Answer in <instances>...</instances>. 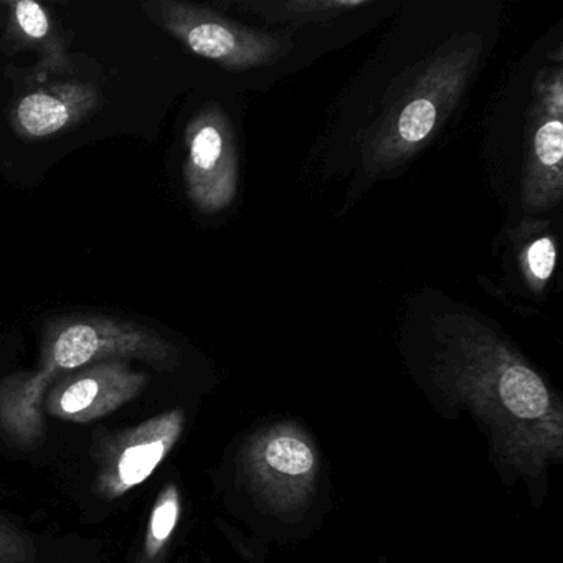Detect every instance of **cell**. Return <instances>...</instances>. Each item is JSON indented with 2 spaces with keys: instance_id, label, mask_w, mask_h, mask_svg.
<instances>
[{
  "instance_id": "cell-6",
  "label": "cell",
  "mask_w": 563,
  "mask_h": 563,
  "mask_svg": "<svg viewBox=\"0 0 563 563\" xmlns=\"http://www.w3.org/2000/svg\"><path fill=\"white\" fill-rule=\"evenodd\" d=\"M186 146L184 183L190 202L202 213L229 209L239 189V156L232 124L222 108L209 104L190 120Z\"/></svg>"
},
{
  "instance_id": "cell-4",
  "label": "cell",
  "mask_w": 563,
  "mask_h": 563,
  "mask_svg": "<svg viewBox=\"0 0 563 563\" xmlns=\"http://www.w3.org/2000/svg\"><path fill=\"white\" fill-rule=\"evenodd\" d=\"M240 467L249 489L269 512L285 517L311 499L321 457L308 433L292 421L256 431L240 451Z\"/></svg>"
},
{
  "instance_id": "cell-9",
  "label": "cell",
  "mask_w": 563,
  "mask_h": 563,
  "mask_svg": "<svg viewBox=\"0 0 563 563\" xmlns=\"http://www.w3.org/2000/svg\"><path fill=\"white\" fill-rule=\"evenodd\" d=\"M147 384L150 375L134 371L128 361L98 362L58 377L44 408L60 420L90 423L140 397Z\"/></svg>"
},
{
  "instance_id": "cell-8",
  "label": "cell",
  "mask_w": 563,
  "mask_h": 563,
  "mask_svg": "<svg viewBox=\"0 0 563 563\" xmlns=\"http://www.w3.org/2000/svg\"><path fill=\"white\" fill-rule=\"evenodd\" d=\"M563 78L562 68L545 70L533 95L529 151L523 167V202L530 210L552 209L562 199L563 186Z\"/></svg>"
},
{
  "instance_id": "cell-15",
  "label": "cell",
  "mask_w": 563,
  "mask_h": 563,
  "mask_svg": "<svg viewBox=\"0 0 563 563\" xmlns=\"http://www.w3.org/2000/svg\"><path fill=\"white\" fill-rule=\"evenodd\" d=\"M34 540L14 523L0 519V563H32Z\"/></svg>"
},
{
  "instance_id": "cell-7",
  "label": "cell",
  "mask_w": 563,
  "mask_h": 563,
  "mask_svg": "<svg viewBox=\"0 0 563 563\" xmlns=\"http://www.w3.org/2000/svg\"><path fill=\"white\" fill-rule=\"evenodd\" d=\"M184 427L186 413L174 408L111 437L98 464V496L104 500L120 499L150 479L176 448Z\"/></svg>"
},
{
  "instance_id": "cell-1",
  "label": "cell",
  "mask_w": 563,
  "mask_h": 563,
  "mask_svg": "<svg viewBox=\"0 0 563 563\" xmlns=\"http://www.w3.org/2000/svg\"><path fill=\"white\" fill-rule=\"evenodd\" d=\"M437 338L433 380L448 404L476 418L500 473L542 481L563 457V408L555 391L522 355L474 319L444 322Z\"/></svg>"
},
{
  "instance_id": "cell-12",
  "label": "cell",
  "mask_w": 563,
  "mask_h": 563,
  "mask_svg": "<svg viewBox=\"0 0 563 563\" xmlns=\"http://www.w3.org/2000/svg\"><path fill=\"white\" fill-rule=\"evenodd\" d=\"M371 2L364 0H286V2H242L239 8L249 9L253 14L262 15L273 22L329 21L354 9L367 8Z\"/></svg>"
},
{
  "instance_id": "cell-5",
  "label": "cell",
  "mask_w": 563,
  "mask_h": 563,
  "mask_svg": "<svg viewBox=\"0 0 563 563\" xmlns=\"http://www.w3.org/2000/svg\"><path fill=\"white\" fill-rule=\"evenodd\" d=\"M147 18L192 54L229 70L275 64L291 48L289 38L243 27L219 12L177 0L144 2Z\"/></svg>"
},
{
  "instance_id": "cell-11",
  "label": "cell",
  "mask_w": 563,
  "mask_h": 563,
  "mask_svg": "<svg viewBox=\"0 0 563 563\" xmlns=\"http://www.w3.org/2000/svg\"><path fill=\"white\" fill-rule=\"evenodd\" d=\"M8 42L18 51L37 55L38 74H65L71 70L67 41L57 21L34 0L8 2Z\"/></svg>"
},
{
  "instance_id": "cell-14",
  "label": "cell",
  "mask_w": 563,
  "mask_h": 563,
  "mask_svg": "<svg viewBox=\"0 0 563 563\" xmlns=\"http://www.w3.org/2000/svg\"><path fill=\"white\" fill-rule=\"evenodd\" d=\"M556 249L552 236H542L527 245L522 253V268L533 289L543 288L555 268Z\"/></svg>"
},
{
  "instance_id": "cell-10",
  "label": "cell",
  "mask_w": 563,
  "mask_h": 563,
  "mask_svg": "<svg viewBox=\"0 0 563 563\" xmlns=\"http://www.w3.org/2000/svg\"><path fill=\"white\" fill-rule=\"evenodd\" d=\"M101 95L93 85H51L19 98L11 111L14 133L25 141H44L84 123L100 108Z\"/></svg>"
},
{
  "instance_id": "cell-13",
  "label": "cell",
  "mask_w": 563,
  "mask_h": 563,
  "mask_svg": "<svg viewBox=\"0 0 563 563\" xmlns=\"http://www.w3.org/2000/svg\"><path fill=\"white\" fill-rule=\"evenodd\" d=\"M180 510H183V500H180L179 487L177 484L169 483L161 490L151 512L150 526H147L146 539L141 552V563L161 562L173 539L174 530L179 523Z\"/></svg>"
},
{
  "instance_id": "cell-3",
  "label": "cell",
  "mask_w": 563,
  "mask_h": 563,
  "mask_svg": "<svg viewBox=\"0 0 563 563\" xmlns=\"http://www.w3.org/2000/svg\"><path fill=\"white\" fill-rule=\"evenodd\" d=\"M481 42L466 41L434 57L410 90L382 117L365 147L371 170L410 159L437 133L466 88L479 58Z\"/></svg>"
},
{
  "instance_id": "cell-2",
  "label": "cell",
  "mask_w": 563,
  "mask_h": 563,
  "mask_svg": "<svg viewBox=\"0 0 563 563\" xmlns=\"http://www.w3.org/2000/svg\"><path fill=\"white\" fill-rule=\"evenodd\" d=\"M179 358L173 342L137 322L98 314L55 319L45 329L38 367L0 380V434L24 450L37 448L45 437V395L68 372L107 361L173 371Z\"/></svg>"
}]
</instances>
